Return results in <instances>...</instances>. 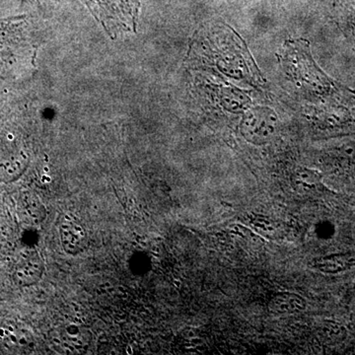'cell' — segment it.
<instances>
[{"label": "cell", "mask_w": 355, "mask_h": 355, "mask_svg": "<svg viewBox=\"0 0 355 355\" xmlns=\"http://www.w3.org/2000/svg\"><path fill=\"white\" fill-rule=\"evenodd\" d=\"M280 58L287 76L311 99L355 107L354 91L333 80L318 67L311 55L309 42L287 41Z\"/></svg>", "instance_id": "6da1fadb"}, {"label": "cell", "mask_w": 355, "mask_h": 355, "mask_svg": "<svg viewBox=\"0 0 355 355\" xmlns=\"http://www.w3.org/2000/svg\"><path fill=\"white\" fill-rule=\"evenodd\" d=\"M53 349L64 354H83L92 342V334L85 327L65 324L53 329L50 335Z\"/></svg>", "instance_id": "7a4b0ae2"}, {"label": "cell", "mask_w": 355, "mask_h": 355, "mask_svg": "<svg viewBox=\"0 0 355 355\" xmlns=\"http://www.w3.org/2000/svg\"><path fill=\"white\" fill-rule=\"evenodd\" d=\"M58 235L65 253L76 256L85 250L87 233L81 222L71 214H65L60 218Z\"/></svg>", "instance_id": "3957f363"}, {"label": "cell", "mask_w": 355, "mask_h": 355, "mask_svg": "<svg viewBox=\"0 0 355 355\" xmlns=\"http://www.w3.org/2000/svg\"><path fill=\"white\" fill-rule=\"evenodd\" d=\"M44 272V263L41 254L30 250L20 257L14 266L13 279L17 286L27 287L38 284Z\"/></svg>", "instance_id": "277c9868"}, {"label": "cell", "mask_w": 355, "mask_h": 355, "mask_svg": "<svg viewBox=\"0 0 355 355\" xmlns=\"http://www.w3.org/2000/svg\"><path fill=\"white\" fill-rule=\"evenodd\" d=\"M324 160L336 174L355 177V140L331 147L324 154Z\"/></svg>", "instance_id": "5b68a950"}, {"label": "cell", "mask_w": 355, "mask_h": 355, "mask_svg": "<svg viewBox=\"0 0 355 355\" xmlns=\"http://www.w3.org/2000/svg\"><path fill=\"white\" fill-rule=\"evenodd\" d=\"M309 266L313 270L327 275L347 272L355 266V251L318 257L310 261Z\"/></svg>", "instance_id": "8992f818"}, {"label": "cell", "mask_w": 355, "mask_h": 355, "mask_svg": "<svg viewBox=\"0 0 355 355\" xmlns=\"http://www.w3.org/2000/svg\"><path fill=\"white\" fill-rule=\"evenodd\" d=\"M307 307L305 298L300 294L291 291H282L273 294L268 300L270 312L277 316H289L299 314Z\"/></svg>", "instance_id": "52a82bcc"}, {"label": "cell", "mask_w": 355, "mask_h": 355, "mask_svg": "<svg viewBox=\"0 0 355 355\" xmlns=\"http://www.w3.org/2000/svg\"><path fill=\"white\" fill-rule=\"evenodd\" d=\"M291 183L298 193H310L323 190L322 175L315 170L300 168L292 175Z\"/></svg>", "instance_id": "ba28073f"}, {"label": "cell", "mask_w": 355, "mask_h": 355, "mask_svg": "<svg viewBox=\"0 0 355 355\" xmlns=\"http://www.w3.org/2000/svg\"><path fill=\"white\" fill-rule=\"evenodd\" d=\"M23 163H24V161L22 159H15V160H11L6 163L3 167L0 168V177L6 182L16 179L22 169H24Z\"/></svg>", "instance_id": "9c48e42d"}, {"label": "cell", "mask_w": 355, "mask_h": 355, "mask_svg": "<svg viewBox=\"0 0 355 355\" xmlns=\"http://www.w3.org/2000/svg\"><path fill=\"white\" fill-rule=\"evenodd\" d=\"M6 345L10 347H24L26 345H29V343L26 340L25 336L13 333L8 336V338H6Z\"/></svg>", "instance_id": "30bf717a"}, {"label": "cell", "mask_w": 355, "mask_h": 355, "mask_svg": "<svg viewBox=\"0 0 355 355\" xmlns=\"http://www.w3.org/2000/svg\"><path fill=\"white\" fill-rule=\"evenodd\" d=\"M40 202L38 200H29L28 202V205L26 207V210H27L28 214H29L30 216H32L33 218L37 219V220H39V217L41 216V210H40Z\"/></svg>", "instance_id": "8fae6325"}, {"label": "cell", "mask_w": 355, "mask_h": 355, "mask_svg": "<svg viewBox=\"0 0 355 355\" xmlns=\"http://www.w3.org/2000/svg\"><path fill=\"white\" fill-rule=\"evenodd\" d=\"M354 291H355V286H354Z\"/></svg>", "instance_id": "7c38bea8"}]
</instances>
